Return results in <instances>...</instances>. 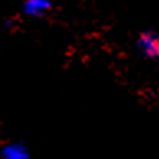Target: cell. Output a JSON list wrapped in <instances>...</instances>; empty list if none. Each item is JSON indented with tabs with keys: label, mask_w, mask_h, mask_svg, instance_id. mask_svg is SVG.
<instances>
[{
	"label": "cell",
	"mask_w": 159,
	"mask_h": 159,
	"mask_svg": "<svg viewBox=\"0 0 159 159\" xmlns=\"http://www.w3.org/2000/svg\"><path fill=\"white\" fill-rule=\"evenodd\" d=\"M5 157L7 159H28L25 149L18 148V146H8L5 149Z\"/></svg>",
	"instance_id": "cell-3"
},
{
	"label": "cell",
	"mask_w": 159,
	"mask_h": 159,
	"mask_svg": "<svg viewBox=\"0 0 159 159\" xmlns=\"http://www.w3.org/2000/svg\"><path fill=\"white\" fill-rule=\"evenodd\" d=\"M52 8L51 0H25L23 2V11L33 18H43Z\"/></svg>",
	"instance_id": "cell-2"
},
{
	"label": "cell",
	"mask_w": 159,
	"mask_h": 159,
	"mask_svg": "<svg viewBox=\"0 0 159 159\" xmlns=\"http://www.w3.org/2000/svg\"><path fill=\"white\" fill-rule=\"evenodd\" d=\"M136 46L146 59H159V34L156 31H143L136 39Z\"/></svg>",
	"instance_id": "cell-1"
}]
</instances>
